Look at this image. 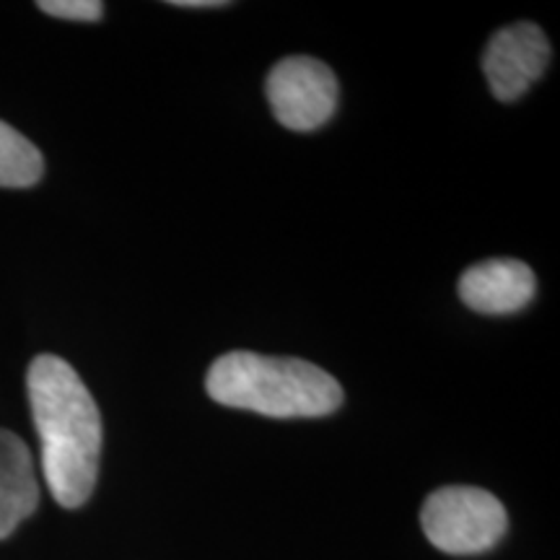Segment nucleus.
<instances>
[{
	"label": "nucleus",
	"instance_id": "f257e3e1",
	"mask_svg": "<svg viewBox=\"0 0 560 560\" xmlns=\"http://www.w3.org/2000/svg\"><path fill=\"white\" fill-rule=\"evenodd\" d=\"M26 392L47 488L62 509H79L91 499L100 475V408L75 369L58 355H37L32 361Z\"/></svg>",
	"mask_w": 560,
	"mask_h": 560
},
{
	"label": "nucleus",
	"instance_id": "f03ea898",
	"mask_svg": "<svg viewBox=\"0 0 560 560\" xmlns=\"http://www.w3.org/2000/svg\"><path fill=\"white\" fill-rule=\"evenodd\" d=\"M206 389L213 402L268 418H322L342 405V387L325 369L249 350L215 359Z\"/></svg>",
	"mask_w": 560,
	"mask_h": 560
},
{
	"label": "nucleus",
	"instance_id": "7ed1b4c3",
	"mask_svg": "<svg viewBox=\"0 0 560 560\" xmlns=\"http://www.w3.org/2000/svg\"><path fill=\"white\" fill-rule=\"evenodd\" d=\"M420 524L433 548L450 556H478L501 542L509 516L503 503L475 486L433 490L420 509Z\"/></svg>",
	"mask_w": 560,
	"mask_h": 560
},
{
	"label": "nucleus",
	"instance_id": "20e7f679",
	"mask_svg": "<svg viewBox=\"0 0 560 560\" xmlns=\"http://www.w3.org/2000/svg\"><path fill=\"white\" fill-rule=\"evenodd\" d=\"M265 91L276 120L293 132L322 128L338 109V79L330 66L306 55L272 66Z\"/></svg>",
	"mask_w": 560,
	"mask_h": 560
},
{
	"label": "nucleus",
	"instance_id": "39448f33",
	"mask_svg": "<svg viewBox=\"0 0 560 560\" xmlns=\"http://www.w3.org/2000/svg\"><path fill=\"white\" fill-rule=\"evenodd\" d=\"M550 62V42L537 24L506 26L495 32L482 55V70L495 100L514 102L527 94L532 83L545 73Z\"/></svg>",
	"mask_w": 560,
	"mask_h": 560
},
{
	"label": "nucleus",
	"instance_id": "423d86ee",
	"mask_svg": "<svg viewBox=\"0 0 560 560\" xmlns=\"http://www.w3.org/2000/svg\"><path fill=\"white\" fill-rule=\"evenodd\" d=\"M537 280L522 260H482L459 278V299L480 314H514L535 296Z\"/></svg>",
	"mask_w": 560,
	"mask_h": 560
},
{
	"label": "nucleus",
	"instance_id": "0eeeda50",
	"mask_svg": "<svg viewBox=\"0 0 560 560\" xmlns=\"http://www.w3.org/2000/svg\"><path fill=\"white\" fill-rule=\"evenodd\" d=\"M39 506V482L30 446L0 429V540L11 537Z\"/></svg>",
	"mask_w": 560,
	"mask_h": 560
},
{
	"label": "nucleus",
	"instance_id": "6e6552de",
	"mask_svg": "<svg viewBox=\"0 0 560 560\" xmlns=\"http://www.w3.org/2000/svg\"><path fill=\"white\" fill-rule=\"evenodd\" d=\"M42 172L45 161L37 145L0 120V187H32Z\"/></svg>",
	"mask_w": 560,
	"mask_h": 560
},
{
	"label": "nucleus",
	"instance_id": "1a4fd4ad",
	"mask_svg": "<svg viewBox=\"0 0 560 560\" xmlns=\"http://www.w3.org/2000/svg\"><path fill=\"white\" fill-rule=\"evenodd\" d=\"M37 5L47 16L68 21H100L104 16L100 0H42Z\"/></svg>",
	"mask_w": 560,
	"mask_h": 560
},
{
	"label": "nucleus",
	"instance_id": "9d476101",
	"mask_svg": "<svg viewBox=\"0 0 560 560\" xmlns=\"http://www.w3.org/2000/svg\"><path fill=\"white\" fill-rule=\"evenodd\" d=\"M177 9H223V0H172Z\"/></svg>",
	"mask_w": 560,
	"mask_h": 560
}]
</instances>
